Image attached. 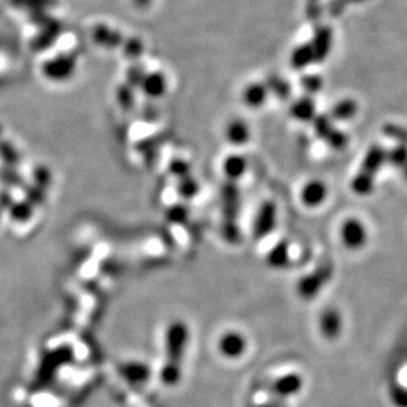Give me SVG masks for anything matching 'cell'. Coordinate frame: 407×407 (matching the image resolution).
Returning a JSON list of instances; mask_svg holds the SVG:
<instances>
[{
    "label": "cell",
    "mask_w": 407,
    "mask_h": 407,
    "mask_svg": "<svg viewBox=\"0 0 407 407\" xmlns=\"http://www.w3.org/2000/svg\"><path fill=\"white\" fill-rule=\"evenodd\" d=\"M392 399L397 406L407 407V388L394 386L392 389Z\"/></svg>",
    "instance_id": "4316f807"
},
{
    "label": "cell",
    "mask_w": 407,
    "mask_h": 407,
    "mask_svg": "<svg viewBox=\"0 0 407 407\" xmlns=\"http://www.w3.org/2000/svg\"><path fill=\"white\" fill-rule=\"evenodd\" d=\"M315 64V56L310 42L301 44L293 49L290 55V66L295 70H305Z\"/></svg>",
    "instance_id": "e0dca14e"
},
{
    "label": "cell",
    "mask_w": 407,
    "mask_h": 407,
    "mask_svg": "<svg viewBox=\"0 0 407 407\" xmlns=\"http://www.w3.org/2000/svg\"><path fill=\"white\" fill-rule=\"evenodd\" d=\"M386 165V149L381 145H372L361 161V169L372 176H376Z\"/></svg>",
    "instance_id": "5bb4252c"
},
{
    "label": "cell",
    "mask_w": 407,
    "mask_h": 407,
    "mask_svg": "<svg viewBox=\"0 0 407 407\" xmlns=\"http://www.w3.org/2000/svg\"><path fill=\"white\" fill-rule=\"evenodd\" d=\"M222 170L229 182H238L248 170V161L244 155L231 153L223 160Z\"/></svg>",
    "instance_id": "4fadbf2b"
},
{
    "label": "cell",
    "mask_w": 407,
    "mask_h": 407,
    "mask_svg": "<svg viewBox=\"0 0 407 407\" xmlns=\"http://www.w3.org/2000/svg\"><path fill=\"white\" fill-rule=\"evenodd\" d=\"M123 376H126V379H131L133 382H144L149 377V369L148 366L142 364H131V366H124L122 368Z\"/></svg>",
    "instance_id": "7402d4cb"
},
{
    "label": "cell",
    "mask_w": 407,
    "mask_h": 407,
    "mask_svg": "<svg viewBox=\"0 0 407 407\" xmlns=\"http://www.w3.org/2000/svg\"><path fill=\"white\" fill-rule=\"evenodd\" d=\"M350 187L352 193L357 197H368L376 189V178L375 176L360 170L356 176H353Z\"/></svg>",
    "instance_id": "ac0fdd59"
},
{
    "label": "cell",
    "mask_w": 407,
    "mask_h": 407,
    "mask_svg": "<svg viewBox=\"0 0 407 407\" xmlns=\"http://www.w3.org/2000/svg\"><path fill=\"white\" fill-rule=\"evenodd\" d=\"M319 331L328 341H335L343 332V316L339 310L330 307L319 316Z\"/></svg>",
    "instance_id": "ba28073f"
},
{
    "label": "cell",
    "mask_w": 407,
    "mask_h": 407,
    "mask_svg": "<svg viewBox=\"0 0 407 407\" xmlns=\"http://www.w3.org/2000/svg\"><path fill=\"white\" fill-rule=\"evenodd\" d=\"M269 94L270 93L265 82H253L244 87L241 100L245 104V107L251 110H258L265 106Z\"/></svg>",
    "instance_id": "9c48e42d"
},
{
    "label": "cell",
    "mask_w": 407,
    "mask_h": 407,
    "mask_svg": "<svg viewBox=\"0 0 407 407\" xmlns=\"http://www.w3.org/2000/svg\"><path fill=\"white\" fill-rule=\"evenodd\" d=\"M311 123H312V126H314V132H315V135L323 141L325 140V139L330 136V133L335 129V126H334V120L330 117L328 113H318V115L315 116V119H314Z\"/></svg>",
    "instance_id": "d6986e66"
},
{
    "label": "cell",
    "mask_w": 407,
    "mask_h": 407,
    "mask_svg": "<svg viewBox=\"0 0 407 407\" xmlns=\"http://www.w3.org/2000/svg\"><path fill=\"white\" fill-rule=\"evenodd\" d=\"M341 244L350 251H360L368 243V228L357 218L346 219L339 229Z\"/></svg>",
    "instance_id": "7a4b0ae2"
},
{
    "label": "cell",
    "mask_w": 407,
    "mask_h": 407,
    "mask_svg": "<svg viewBox=\"0 0 407 407\" xmlns=\"http://www.w3.org/2000/svg\"><path fill=\"white\" fill-rule=\"evenodd\" d=\"M402 171H404V177H405V178L407 180V162L406 165L402 168Z\"/></svg>",
    "instance_id": "83f0119b"
},
{
    "label": "cell",
    "mask_w": 407,
    "mask_h": 407,
    "mask_svg": "<svg viewBox=\"0 0 407 407\" xmlns=\"http://www.w3.org/2000/svg\"><path fill=\"white\" fill-rule=\"evenodd\" d=\"M359 113V103L352 98H343L337 100V103L330 110V117L334 122H350Z\"/></svg>",
    "instance_id": "2e32d148"
},
{
    "label": "cell",
    "mask_w": 407,
    "mask_h": 407,
    "mask_svg": "<svg viewBox=\"0 0 407 407\" xmlns=\"http://www.w3.org/2000/svg\"><path fill=\"white\" fill-rule=\"evenodd\" d=\"M407 162V145L398 142L392 149H386V164L394 168L402 169Z\"/></svg>",
    "instance_id": "ffe728a7"
},
{
    "label": "cell",
    "mask_w": 407,
    "mask_h": 407,
    "mask_svg": "<svg viewBox=\"0 0 407 407\" xmlns=\"http://www.w3.org/2000/svg\"><path fill=\"white\" fill-rule=\"evenodd\" d=\"M149 95L152 97H161L167 90V81L164 75L161 74H153L149 77L148 84H145Z\"/></svg>",
    "instance_id": "cb8c5ba5"
},
{
    "label": "cell",
    "mask_w": 407,
    "mask_h": 407,
    "mask_svg": "<svg viewBox=\"0 0 407 407\" xmlns=\"http://www.w3.org/2000/svg\"><path fill=\"white\" fill-rule=\"evenodd\" d=\"M347 3H361V1H364V0H346Z\"/></svg>",
    "instance_id": "f1b7e54d"
},
{
    "label": "cell",
    "mask_w": 407,
    "mask_h": 407,
    "mask_svg": "<svg viewBox=\"0 0 407 407\" xmlns=\"http://www.w3.org/2000/svg\"><path fill=\"white\" fill-rule=\"evenodd\" d=\"M290 245L286 240L278 241L267 254V267L272 269H285L290 264Z\"/></svg>",
    "instance_id": "9a60e30c"
},
{
    "label": "cell",
    "mask_w": 407,
    "mask_h": 407,
    "mask_svg": "<svg viewBox=\"0 0 407 407\" xmlns=\"http://www.w3.org/2000/svg\"><path fill=\"white\" fill-rule=\"evenodd\" d=\"M218 348L228 360H239L248 351V340L238 331H227L219 339Z\"/></svg>",
    "instance_id": "5b68a950"
},
{
    "label": "cell",
    "mask_w": 407,
    "mask_h": 407,
    "mask_svg": "<svg viewBox=\"0 0 407 407\" xmlns=\"http://www.w3.org/2000/svg\"><path fill=\"white\" fill-rule=\"evenodd\" d=\"M324 142H325L331 149H334V151H343V149H346L347 145H348V136H347V133H344V132H341V131H339L337 128H335V129L330 133V136L324 140Z\"/></svg>",
    "instance_id": "d4e9b609"
},
{
    "label": "cell",
    "mask_w": 407,
    "mask_h": 407,
    "mask_svg": "<svg viewBox=\"0 0 407 407\" xmlns=\"http://www.w3.org/2000/svg\"><path fill=\"white\" fill-rule=\"evenodd\" d=\"M277 225V206L274 202H264L254 216L253 222V238L256 240L265 239L274 232Z\"/></svg>",
    "instance_id": "277c9868"
},
{
    "label": "cell",
    "mask_w": 407,
    "mask_h": 407,
    "mask_svg": "<svg viewBox=\"0 0 407 407\" xmlns=\"http://www.w3.org/2000/svg\"><path fill=\"white\" fill-rule=\"evenodd\" d=\"M332 40H334V33L330 27L319 26L315 28L312 39L310 41L315 56V64L323 62L324 59L330 56L331 48H332Z\"/></svg>",
    "instance_id": "52a82bcc"
},
{
    "label": "cell",
    "mask_w": 407,
    "mask_h": 407,
    "mask_svg": "<svg viewBox=\"0 0 407 407\" xmlns=\"http://www.w3.org/2000/svg\"><path fill=\"white\" fill-rule=\"evenodd\" d=\"M331 274H332L331 267L324 265V267H318L316 270L311 272L307 276L302 277L296 285L298 295L306 301L314 299L322 292V289L327 285V282L330 281Z\"/></svg>",
    "instance_id": "3957f363"
},
{
    "label": "cell",
    "mask_w": 407,
    "mask_h": 407,
    "mask_svg": "<svg viewBox=\"0 0 407 407\" xmlns=\"http://www.w3.org/2000/svg\"><path fill=\"white\" fill-rule=\"evenodd\" d=\"M303 379L298 373H287L283 375L281 377L276 379L272 385V390L277 395L282 398H289L294 397L298 393H301L303 388Z\"/></svg>",
    "instance_id": "8fae6325"
},
{
    "label": "cell",
    "mask_w": 407,
    "mask_h": 407,
    "mask_svg": "<svg viewBox=\"0 0 407 407\" xmlns=\"http://www.w3.org/2000/svg\"><path fill=\"white\" fill-rule=\"evenodd\" d=\"M187 343L189 327L181 321L169 324L165 335V363L161 369V381L167 386H176L181 381Z\"/></svg>",
    "instance_id": "6da1fadb"
},
{
    "label": "cell",
    "mask_w": 407,
    "mask_h": 407,
    "mask_svg": "<svg viewBox=\"0 0 407 407\" xmlns=\"http://www.w3.org/2000/svg\"><path fill=\"white\" fill-rule=\"evenodd\" d=\"M328 197V187L321 180H311L301 189L299 199L307 209H316L322 206Z\"/></svg>",
    "instance_id": "8992f818"
},
{
    "label": "cell",
    "mask_w": 407,
    "mask_h": 407,
    "mask_svg": "<svg viewBox=\"0 0 407 407\" xmlns=\"http://www.w3.org/2000/svg\"><path fill=\"white\" fill-rule=\"evenodd\" d=\"M225 138L231 145L243 146L249 142L252 138V132L245 120L236 117L227 123L225 128Z\"/></svg>",
    "instance_id": "30bf717a"
},
{
    "label": "cell",
    "mask_w": 407,
    "mask_h": 407,
    "mask_svg": "<svg viewBox=\"0 0 407 407\" xmlns=\"http://www.w3.org/2000/svg\"><path fill=\"white\" fill-rule=\"evenodd\" d=\"M138 1H139V3H141V4H145V3H148L149 0H138Z\"/></svg>",
    "instance_id": "f546056e"
},
{
    "label": "cell",
    "mask_w": 407,
    "mask_h": 407,
    "mask_svg": "<svg viewBox=\"0 0 407 407\" xmlns=\"http://www.w3.org/2000/svg\"><path fill=\"white\" fill-rule=\"evenodd\" d=\"M199 190V184L196 180H193L189 176H184L182 182L180 184V193L184 198L194 197Z\"/></svg>",
    "instance_id": "484cf974"
},
{
    "label": "cell",
    "mask_w": 407,
    "mask_h": 407,
    "mask_svg": "<svg viewBox=\"0 0 407 407\" xmlns=\"http://www.w3.org/2000/svg\"><path fill=\"white\" fill-rule=\"evenodd\" d=\"M269 93H273L277 98L286 99L290 95V86L278 77H270L267 82Z\"/></svg>",
    "instance_id": "603a6c76"
},
{
    "label": "cell",
    "mask_w": 407,
    "mask_h": 407,
    "mask_svg": "<svg viewBox=\"0 0 407 407\" xmlns=\"http://www.w3.org/2000/svg\"><path fill=\"white\" fill-rule=\"evenodd\" d=\"M289 113L296 122L311 123L318 115L316 103L312 97L303 95L301 98L295 99L294 102L290 104Z\"/></svg>",
    "instance_id": "7c38bea8"
},
{
    "label": "cell",
    "mask_w": 407,
    "mask_h": 407,
    "mask_svg": "<svg viewBox=\"0 0 407 407\" xmlns=\"http://www.w3.org/2000/svg\"><path fill=\"white\" fill-rule=\"evenodd\" d=\"M301 87L305 91V95L314 97L323 88V79L315 74L303 75L301 78Z\"/></svg>",
    "instance_id": "44dd1931"
}]
</instances>
